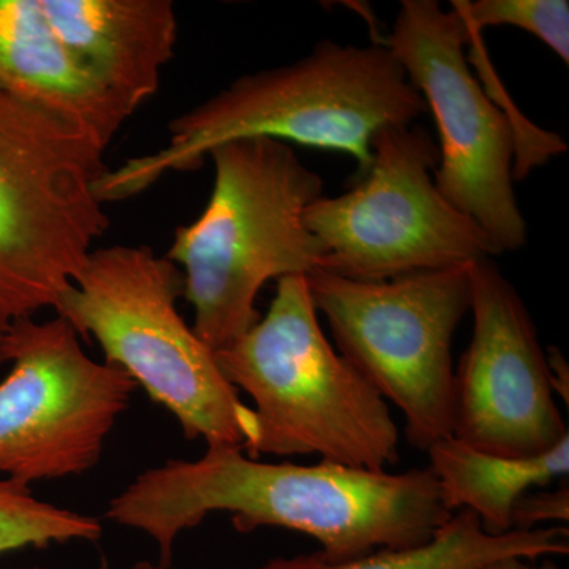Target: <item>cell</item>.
<instances>
[{
  "label": "cell",
  "instance_id": "obj_1",
  "mask_svg": "<svg viewBox=\"0 0 569 569\" xmlns=\"http://www.w3.org/2000/svg\"><path fill=\"white\" fill-rule=\"evenodd\" d=\"M213 512L230 515L241 533L264 527L305 533L331 563L425 545L455 515L429 468L389 473L268 463L241 448L208 447L201 458L142 471L112 498L104 518L148 535L170 567L179 535Z\"/></svg>",
  "mask_w": 569,
  "mask_h": 569
},
{
  "label": "cell",
  "instance_id": "obj_2",
  "mask_svg": "<svg viewBox=\"0 0 569 569\" xmlns=\"http://www.w3.org/2000/svg\"><path fill=\"white\" fill-rule=\"evenodd\" d=\"M426 111L387 44L323 40L299 61L244 74L182 112L168 123L162 149L108 168L96 194L102 204L129 200L168 173L197 171L223 142L257 137L350 153L358 178L372 162L378 132Z\"/></svg>",
  "mask_w": 569,
  "mask_h": 569
},
{
  "label": "cell",
  "instance_id": "obj_3",
  "mask_svg": "<svg viewBox=\"0 0 569 569\" xmlns=\"http://www.w3.org/2000/svg\"><path fill=\"white\" fill-rule=\"evenodd\" d=\"M208 157L209 203L176 230L167 258L186 272L193 331L219 351L258 323L257 299L269 280L320 271L323 249L305 213L325 183L290 144L272 138L223 142Z\"/></svg>",
  "mask_w": 569,
  "mask_h": 569
},
{
  "label": "cell",
  "instance_id": "obj_4",
  "mask_svg": "<svg viewBox=\"0 0 569 569\" xmlns=\"http://www.w3.org/2000/svg\"><path fill=\"white\" fill-rule=\"evenodd\" d=\"M216 359L253 400L258 440L249 458L320 456L376 471L399 462L388 402L325 336L306 276L277 280L266 316Z\"/></svg>",
  "mask_w": 569,
  "mask_h": 569
},
{
  "label": "cell",
  "instance_id": "obj_5",
  "mask_svg": "<svg viewBox=\"0 0 569 569\" xmlns=\"http://www.w3.org/2000/svg\"><path fill=\"white\" fill-rule=\"evenodd\" d=\"M182 287L178 266L151 247H103L92 250L54 310L78 335L97 340L104 362L167 408L186 440L250 455L257 417L223 377L216 351L179 313Z\"/></svg>",
  "mask_w": 569,
  "mask_h": 569
},
{
  "label": "cell",
  "instance_id": "obj_6",
  "mask_svg": "<svg viewBox=\"0 0 569 569\" xmlns=\"http://www.w3.org/2000/svg\"><path fill=\"white\" fill-rule=\"evenodd\" d=\"M88 134L0 91V331L54 309L110 228Z\"/></svg>",
  "mask_w": 569,
  "mask_h": 569
},
{
  "label": "cell",
  "instance_id": "obj_7",
  "mask_svg": "<svg viewBox=\"0 0 569 569\" xmlns=\"http://www.w3.org/2000/svg\"><path fill=\"white\" fill-rule=\"evenodd\" d=\"M468 266L383 282L307 276L336 350L402 411L407 441L421 452L455 430L452 340L470 312Z\"/></svg>",
  "mask_w": 569,
  "mask_h": 569
},
{
  "label": "cell",
  "instance_id": "obj_8",
  "mask_svg": "<svg viewBox=\"0 0 569 569\" xmlns=\"http://www.w3.org/2000/svg\"><path fill=\"white\" fill-rule=\"evenodd\" d=\"M437 164V142L418 123L378 132L353 187L306 209L323 249L320 271L383 282L496 257L485 231L438 190Z\"/></svg>",
  "mask_w": 569,
  "mask_h": 569
},
{
  "label": "cell",
  "instance_id": "obj_9",
  "mask_svg": "<svg viewBox=\"0 0 569 569\" xmlns=\"http://www.w3.org/2000/svg\"><path fill=\"white\" fill-rule=\"evenodd\" d=\"M470 40L455 9L402 0L385 44L436 118L438 190L485 231L497 253L512 252L529 236L515 192L518 137L470 69Z\"/></svg>",
  "mask_w": 569,
  "mask_h": 569
},
{
  "label": "cell",
  "instance_id": "obj_10",
  "mask_svg": "<svg viewBox=\"0 0 569 569\" xmlns=\"http://www.w3.org/2000/svg\"><path fill=\"white\" fill-rule=\"evenodd\" d=\"M0 477L21 485L80 477L132 402L137 383L97 362L61 317L20 318L0 331Z\"/></svg>",
  "mask_w": 569,
  "mask_h": 569
},
{
  "label": "cell",
  "instance_id": "obj_11",
  "mask_svg": "<svg viewBox=\"0 0 569 569\" xmlns=\"http://www.w3.org/2000/svg\"><path fill=\"white\" fill-rule=\"evenodd\" d=\"M468 272L473 335L456 370L452 438L500 458L545 455L569 433L537 326L492 258Z\"/></svg>",
  "mask_w": 569,
  "mask_h": 569
},
{
  "label": "cell",
  "instance_id": "obj_12",
  "mask_svg": "<svg viewBox=\"0 0 569 569\" xmlns=\"http://www.w3.org/2000/svg\"><path fill=\"white\" fill-rule=\"evenodd\" d=\"M71 54L133 114L159 91L173 59L178 21L170 0H40Z\"/></svg>",
  "mask_w": 569,
  "mask_h": 569
},
{
  "label": "cell",
  "instance_id": "obj_13",
  "mask_svg": "<svg viewBox=\"0 0 569 569\" xmlns=\"http://www.w3.org/2000/svg\"><path fill=\"white\" fill-rule=\"evenodd\" d=\"M0 91L107 151L130 112L74 59L40 0H0Z\"/></svg>",
  "mask_w": 569,
  "mask_h": 569
},
{
  "label": "cell",
  "instance_id": "obj_14",
  "mask_svg": "<svg viewBox=\"0 0 569 569\" xmlns=\"http://www.w3.org/2000/svg\"><path fill=\"white\" fill-rule=\"evenodd\" d=\"M568 527H538L489 535L475 512L460 509L425 545L381 549L359 559L331 563L318 552L276 557L260 569H478L492 561L519 557L541 560L568 556Z\"/></svg>",
  "mask_w": 569,
  "mask_h": 569
},
{
  "label": "cell",
  "instance_id": "obj_15",
  "mask_svg": "<svg viewBox=\"0 0 569 569\" xmlns=\"http://www.w3.org/2000/svg\"><path fill=\"white\" fill-rule=\"evenodd\" d=\"M429 468L451 512L468 509L489 535L512 531L516 501L531 488H546L569 473V436L541 456L500 458L455 440L438 441L427 451Z\"/></svg>",
  "mask_w": 569,
  "mask_h": 569
},
{
  "label": "cell",
  "instance_id": "obj_16",
  "mask_svg": "<svg viewBox=\"0 0 569 569\" xmlns=\"http://www.w3.org/2000/svg\"><path fill=\"white\" fill-rule=\"evenodd\" d=\"M102 535L96 516L56 507L33 496L31 486L0 477V556L70 541H99Z\"/></svg>",
  "mask_w": 569,
  "mask_h": 569
},
{
  "label": "cell",
  "instance_id": "obj_17",
  "mask_svg": "<svg viewBox=\"0 0 569 569\" xmlns=\"http://www.w3.org/2000/svg\"><path fill=\"white\" fill-rule=\"evenodd\" d=\"M473 31L512 26L531 33L565 63L569 62L568 0H470L452 2Z\"/></svg>",
  "mask_w": 569,
  "mask_h": 569
},
{
  "label": "cell",
  "instance_id": "obj_18",
  "mask_svg": "<svg viewBox=\"0 0 569 569\" xmlns=\"http://www.w3.org/2000/svg\"><path fill=\"white\" fill-rule=\"evenodd\" d=\"M569 520V488L538 490L519 498L512 508V530H533L546 522H565Z\"/></svg>",
  "mask_w": 569,
  "mask_h": 569
},
{
  "label": "cell",
  "instance_id": "obj_19",
  "mask_svg": "<svg viewBox=\"0 0 569 569\" xmlns=\"http://www.w3.org/2000/svg\"><path fill=\"white\" fill-rule=\"evenodd\" d=\"M548 366L550 373V383H552L553 395H559L565 400V406L569 402V366L567 359L559 348H549Z\"/></svg>",
  "mask_w": 569,
  "mask_h": 569
},
{
  "label": "cell",
  "instance_id": "obj_20",
  "mask_svg": "<svg viewBox=\"0 0 569 569\" xmlns=\"http://www.w3.org/2000/svg\"><path fill=\"white\" fill-rule=\"evenodd\" d=\"M478 569H560L552 560H527L519 559V557H509V559H501L492 561V563L485 565Z\"/></svg>",
  "mask_w": 569,
  "mask_h": 569
},
{
  "label": "cell",
  "instance_id": "obj_21",
  "mask_svg": "<svg viewBox=\"0 0 569 569\" xmlns=\"http://www.w3.org/2000/svg\"><path fill=\"white\" fill-rule=\"evenodd\" d=\"M29 569H40V568H29ZM102 569H108L107 567H102ZM132 569H168L162 563H152V561H138L137 565H133Z\"/></svg>",
  "mask_w": 569,
  "mask_h": 569
}]
</instances>
